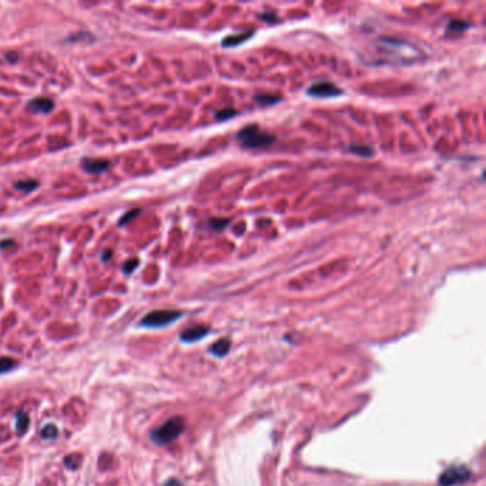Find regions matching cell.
I'll list each match as a JSON object with an SVG mask.
<instances>
[{"instance_id": "cell-24", "label": "cell", "mask_w": 486, "mask_h": 486, "mask_svg": "<svg viewBox=\"0 0 486 486\" xmlns=\"http://www.w3.org/2000/svg\"><path fill=\"white\" fill-rule=\"evenodd\" d=\"M14 245V241L11 238H7V240H1L0 241V248H6V247H13Z\"/></svg>"}, {"instance_id": "cell-14", "label": "cell", "mask_w": 486, "mask_h": 486, "mask_svg": "<svg viewBox=\"0 0 486 486\" xmlns=\"http://www.w3.org/2000/svg\"><path fill=\"white\" fill-rule=\"evenodd\" d=\"M40 435H42L43 439H56L57 435H59V429H57L56 425L49 424V425H45V426L42 428Z\"/></svg>"}, {"instance_id": "cell-21", "label": "cell", "mask_w": 486, "mask_h": 486, "mask_svg": "<svg viewBox=\"0 0 486 486\" xmlns=\"http://www.w3.org/2000/svg\"><path fill=\"white\" fill-rule=\"evenodd\" d=\"M468 27H469V24L466 22H462V20H452V22L449 23V26H448V29L453 30V32H462V30L468 29Z\"/></svg>"}, {"instance_id": "cell-3", "label": "cell", "mask_w": 486, "mask_h": 486, "mask_svg": "<svg viewBox=\"0 0 486 486\" xmlns=\"http://www.w3.org/2000/svg\"><path fill=\"white\" fill-rule=\"evenodd\" d=\"M182 312L176 309H157L148 312L146 317L140 321V327L144 328H161L167 327L181 318Z\"/></svg>"}, {"instance_id": "cell-10", "label": "cell", "mask_w": 486, "mask_h": 486, "mask_svg": "<svg viewBox=\"0 0 486 486\" xmlns=\"http://www.w3.org/2000/svg\"><path fill=\"white\" fill-rule=\"evenodd\" d=\"M252 36V32H244V33L237 34H230L227 36L226 39L221 42L224 47H234V46H240L241 43H244L247 39H249Z\"/></svg>"}, {"instance_id": "cell-17", "label": "cell", "mask_w": 486, "mask_h": 486, "mask_svg": "<svg viewBox=\"0 0 486 486\" xmlns=\"http://www.w3.org/2000/svg\"><path fill=\"white\" fill-rule=\"evenodd\" d=\"M234 116H237V110L228 107V109H221V110H218V112L215 113V119L220 120V122H223V120H230V119H233Z\"/></svg>"}, {"instance_id": "cell-7", "label": "cell", "mask_w": 486, "mask_h": 486, "mask_svg": "<svg viewBox=\"0 0 486 486\" xmlns=\"http://www.w3.org/2000/svg\"><path fill=\"white\" fill-rule=\"evenodd\" d=\"M210 332V329L203 325H195V327L187 328L184 329L180 334V339L182 342H195L198 339L204 338L207 334Z\"/></svg>"}, {"instance_id": "cell-8", "label": "cell", "mask_w": 486, "mask_h": 486, "mask_svg": "<svg viewBox=\"0 0 486 486\" xmlns=\"http://www.w3.org/2000/svg\"><path fill=\"white\" fill-rule=\"evenodd\" d=\"M29 109H32L37 113L47 114L55 109V102L47 97H36L29 102Z\"/></svg>"}, {"instance_id": "cell-25", "label": "cell", "mask_w": 486, "mask_h": 486, "mask_svg": "<svg viewBox=\"0 0 486 486\" xmlns=\"http://www.w3.org/2000/svg\"><path fill=\"white\" fill-rule=\"evenodd\" d=\"M112 255H113V252H112L110 249H106V251L103 252L102 261H104V262H107V261H109V260H110V258H112Z\"/></svg>"}, {"instance_id": "cell-11", "label": "cell", "mask_w": 486, "mask_h": 486, "mask_svg": "<svg viewBox=\"0 0 486 486\" xmlns=\"http://www.w3.org/2000/svg\"><path fill=\"white\" fill-rule=\"evenodd\" d=\"M230 347H231V342H230V339H218L215 344H213V345H211L210 351L214 354L215 357H224V355H227V354H228V351H230Z\"/></svg>"}, {"instance_id": "cell-1", "label": "cell", "mask_w": 486, "mask_h": 486, "mask_svg": "<svg viewBox=\"0 0 486 486\" xmlns=\"http://www.w3.org/2000/svg\"><path fill=\"white\" fill-rule=\"evenodd\" d=\"M237 140L240 141L241 147L252 150V148H264L271 146L275 141V136L262 130L260 125L249 124L238 131Z\"/></svg>"}, {"instance_id": "cell-12", "label": "cell", "mask_w": 486, "mask_h": 486, "mask_svg": "<svg viewBox=\"0 0 486 486\" xmlns=\"http://www.w3.org/2000/svg\"><path fill=\"white\" fill-rule=\"evenodd\" d=\"M14 187H16V190H19V191L30 192V191H33L34 188H37V187H39V181L37 180H20L14 184Z\"/></svg>"}, {"instance_id": "cell-22", "label": "cell", "mask_w": 486, "mask_h": 486, "mask_svg": "<svg viewBox=\"0 0 486 486\" xmlns=\"http://www.w3.org/2000/svg\"><path fill=\"white\" fill-rule=\"evenodd\" d=\"M138 264H140V261L137 260V258H131V260H128L124 264L123 271H124V274H131L138 267Z\"/></svg>"}, {"instance_id": "cell-5", "label": "cell", "mask_w": 486, "mask_h": 486, "mask_svg": "<svg viewBox=\"0 0 486 486\" xmlns=\"http://www.w3.org/2000/svg\"><path fill=\"white\" fill-rule=\"evenodd\" d=\"M306 94L311 97H319V99H329V97H337L342 94V90L332 84L331 81H317L312 86L308 87Z\"/></svg>"}, {"instance_id": "cell-16", "label": "cell", "mask_w": 486, "mask_h": 486, "mask_svg": "<svg viewBox=\"0 0 486 486\" xmlns=\"http://www.w3.org/2000/svg\"><path fill=\"white\" fill-rule=\"evenodd\" d=\"M228 224H230V220H228V218H213V220L208 221L207 226H208L210 230H213V231H221V230H224Z\"/></svg>"}, {"instance_id": "cell-20", "label": "cell", "mask_w": 486, "mask_h": 486, "mask_svg": "<svg viewBox=\"0 0 486 486\" xmlns=\"http://www.w3.org/2000/svg\"><path fill=\"white\" fill-rule=\"evenodd\" d=\"M64 465L70 468V469H77L80 465V456L79 455H70V456H66L64 458Z\"/></svg>"}, {"instance_id": "cell-18", "label": "cell", "mask_w": 486, "mask_h": 486, "mask_svg": "<svg viewBox=\"0 0 486 486\" xmlns=\"http://www.w3.org/2000/svg\"><path fill=\"white\" fill-rule=\"evenodd\" d=\"M348 150H350L351 153H355V154L362 156V157H368V156L372 154V150H371V147H368V146H351Z\"/></svg>"}, {"instance_id": "cell-19", "label": "cell", "mask_w": 486, "mask_h": 486, "mask_svg": "<svg viewBox=\"0 0 486 486\" xmlns=\"http://www.w3.org/2000/svg\"><path fill=\"white\" fill-rule=\"evenodd\" d=\"M140 208H133V210H130L128 213H125L123 217H122V220L119 221V226H124V224H127V223H130V221H133L134 218H136V215H138L140 214Z\"/></svg>"}, {"instance_id": "cell-26", "label": "cell", "mask_w": 486, "mask_h": 486, "mask_svg": "<svg viewBox=\"0 0 486 486\" xmlns=\"http://www.w3.org/2000/svg\"><path fill=\"white\" fill-rule=\"evenodd\" d=\"M6 57H7V60H9V61H17V60H19V56H17V53H13V52H10V53H6Z\"/></svg>"}, {"instance_id": "cell-6", "label": "cell", "mask_w": 486, "mask_h": 486, "mask_svg": "<svg viewBox=\"0 0 486 486\" xmlns=\"http://www.w3.org/2000/svg\"><path fill=\"white\" fill-rule=\"evenodd\" d=\"M80 164L84 171H87L90 174H102L112 166V163L109 160L104 159H83Z\"/></svg>"}, {"instance_id": "cell-2", "label": "cell", "mask_w": 486, "mask_h": 486, "mask_svg": "<svg viewBox=\"0 0 486 486\" xmlns=\"http://www.w3.org/2000/svg\"><path fill=\"white\" fill-rule=\"evenodd\" d=\"M184 428H185L184 419L181 417H174V418L169 419L167 422H164L161 426L151 430L150 439L157 445H167L170 442L174 441L176 438H179L182 433Z\"/></svg>"}, {"instance_id": "cell-13", "label": "cell", "mask_w": 486, "mask_h": 486, "mask_svg": "<svg viewBox=\"0 0 486 486\" xmlns=\"http://www.w3.org/2000/svg\"><path fill=\"white\" fill-rule=\"evenodd\" d=\"M280 96H275V94H260V96H255V102L261 104V106H272V104H277L280 102Z\"/></svg>"}, {"instance_id": "cell-23", "label": "cell", "mask_w": 486, "mask_h": 486, "mask_svg": "<svg viewBox=\"0 0 486 486\" xmlns=\"http://www.w3.org/2000/svg\"><path fill=\"white\" fill-rule=\"evenodd\" d=\"M161 486H182V485H181V482L179 481V479L171 478V479H167V481H166Z\"/></svg>"}, {"instance_id": "cell-9", "label": "cell", "mask_w": 486, "mask_h": 486, "mask_svg": "<svg viewBox=\"0 0 486 486\" xmlns=\"http://www.w3.org/2000/svg\"><path fill=\"white\" fill-rule=\"evenodd\" d=\"M29 425H30V418H29V415H27L24 411L16 412V415H14V428H16L17 435L26 433L27 429H29Z\"/></svg>"}, {"instance_id": "cell-4", "label": "cell", "mask_w": 486, "mask_h": 486, "mask_svg": "<svg viewBox=\"0 0 486 486\" xmlns=\"http://www.w3.org/2000/svg\"><path fill=\"white\" fill-rule=\"evenodd\" d=\"M471 478V471L464 465H456L448 468L441 476H439V485L441 486H455L459 484H465Z\"/></svg>"}, {"instance_id": "cell-15", "label": "cell", "mask_w": 486, "mask_h": 486, "mask_svg": "<svg viewBox=\"0 0 486 486\" xmlns=\"http://www.w3.org/2000/svg\"><path fill=\"white\" fill-rule=\"evenodd\" d=\"M17 365L19 364H17L16 360L9 358V357H3V358H0V373L9 372L13 368H16Z\"/></svg>"}]
</instances>
